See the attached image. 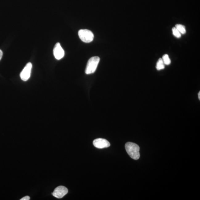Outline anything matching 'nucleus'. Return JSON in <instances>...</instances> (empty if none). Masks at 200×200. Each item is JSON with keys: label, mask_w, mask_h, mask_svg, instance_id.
<instances>
[{"label": "nucleus", "mask_w": 200, "mask_h": 200, "mask_svg": "<svg viewBox=\"0 0 200 200\" xmlns=\"http://www.w3.org/2000/svg\"><path fill=\"white\" fill-rule=\"evenodd\" d=\"M125 148L128 155L132 159L137 160L139 158L140 148L138 145L133 142H128L126 143Z\"/></svg>", "instance_id": "obj_1"}, {"label": "nucleus", "mask_w": 200, "mask_h": 200, "mask_svg": "<svg viewBox=\"0 0 200 200\" xmlns=\"http://www.w3.org/2000/svg\"><path fill=\"white\" fill-rule=\"evenodd\" d=\"M100 61V58L98 56H94L91 58L88 61L85 69L87 74H90L94 73Z\"/></svg>", "instance_id": "obj_2"}, {"label": "nucleus", "mask_w": 200, "mask_h": 200, "mask_svg": "<svg viewBox=\"0 0 200 200\" xmlns=\"http://www.w3.org/2000/svg\"><path fill=\"white\" fill-rule=\"evenodd\" d=\"M79 37L85 43H90L93 41L94 35L91 31L88 29H80L78 32Z\"/></svg>", "instance_id": "obj_3"}, {"label": "nucleus", "mask_w": 200, "mask_h": 200, "mask_svg": "<svg viewBox=\"0 0 200 200\" xmlns=\"http://www.w3.org/2000/svg\"><path fill=\"white\" fill-rule=\"evenodd\" d=\"M32 64L30 62L27 63L20 74L21 80L24 81H26L30 78Z\"/></svg>", "instance_id": "obj_4"}, {"label": "nucleus", "mask_w": 200, "mask_h": 200, "mask_svg": "<svg viewBox=\"0 0 200 200\" xmlns=\"http://www.w3.org/2000/svg\"><path fill=\"white\" fill-rule=\"evenodd\" d=\"M68 190L65 186H59L55 189L52 194L54 197L60 199L67 194Z\"/></svg>", "instance_id": "obj_5"}, {"label": "nucleus", "mask_w": 200, "mask_h": 200, "mask_svg": "<svg viewBox=\"0 0 200 200\" xmlns=\"http://www.w3.org/2000/svg\"><path fill=\"white\" fill-rule=\"evenodd\" d=\"M53 53L55 58L57 60L61 59L65 55V52L59 43H56L55 45Z\"/></svg>", "instance_id": "obj_6"}, {"label": "nucleus", "mask_w": 200, "mask_h": 200, "mask_svg": "<svg viewBox=\"0 0 200 200\" xmlns=\"http://www.w3.org/2000/svg\"><path fill=\"white\" fill-rule=\"evenodd\" d=\"M93 145L95 147L98 149H103L109 147L110 146V143L106 139L98 138L93 141Z\"/></svg>", "instance_id": "obj_7"}, {"label": "nucleus", "mask_w": 200, "mask_h": 200, "mask_svg": "<svg viewBox=\"0 0 200 200\" xmlns=\"http://www.w3.org/2000/svg\"><path fill=\"white\" fill-rule=\"evenodd\" d=\"M156 69L158 71L161 70L165 68V64L162 58H159L157 62L156 66Z\"/></svg>", "instance_id": "obj_8"}, {"label": "nucleus", "mask_w": 200, "mask_h": 200, "mask_svg": "<svg viewBox=\"0 0 200 200\" xmlns=\"http://www.w3.org/2000/svg\"><path fill=\"white\" fill-rule=\"evenodd\" d=\"M175 27L181 34H184L186 33V28L184 25L178 24L176 25Z\"/></svg>", "instance_id": "obj_9"}, {"label": "nucleus", "mask_w": 200, "mask_h": 200, "mask_svg": "<svg viewBox=\"0 0 200 200\" xmlns=\"http://www.w3.org/2000/svg\"><path fill=\"white\" fill-rule=\"evenodd\" d=\"M162 59L165 65H169L170 63H171V60H170L169 56L168 54L164 55Z\"/></svg>", "instance_id": "obj_10"}, {"label": "nucleus", "mask_w": 200, "mask_h": 200, "mask_svg": "<svg viewBox=\"0 0 200 200\" xmlns=\"http://www.w3.org/2000/svg\"><path fill=\"white\" fill-rule=\"evenodd\" d=\"M172 31L173 35L176 37V38H181V34L180 32L177 30V29L175 27L172 28Z\"/></svg>", "instance_id": "obj_11"}, {"label": "nucleus", "mask_w": 200, "mask_h": 200, "mask_svg": "<svg viewBox=\"0 0 200 200\" xmlns=\"http://www.w3.org/2000/svg\"><path fill=\"white\" fill-rule=\"evenodd\" d=\"M30 198L28 196H25V197L22 198L21 199H20L21 200H29L30 199Z\"/></svg>", "instance_id": "obj_12"}, {"label": "nucleus", "mask_w": 200, "mask_h": 200, "mask_svg": "<svg viewBox=\"0 0 200 200\" xmlns=\"http://www.w3.org/2000/svg\"><path fill=\"white\" fill-rule=\"evenodd\" d=\"M3 56V52L2 50L0 49V60L1 59Z\"/></svg>", "instance_id": "obj_13"}, {"label": "nucleus", "mask_w": 200, "mask_h": 200, "mask_svg": "<svg viewBox=\"0 0 200 200\" xmlns=\"http://www.w3.org/2000/svg\"><path fill=\"white\" fill-rule=\"evenodd\" d=\"M198 98L199 99V100H200V92L198 93Z\"/></svg>", "instance_id": "obj_14"}]
</instances>
